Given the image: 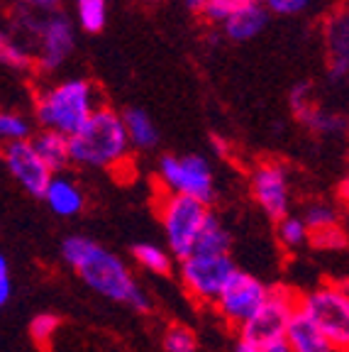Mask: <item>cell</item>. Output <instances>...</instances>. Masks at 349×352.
<instances>
[{"mask_svg": "<svg viewBox=\"0 0 349 352\" xmlns=\"http://www.w3.org/2000/svg\"><path fill=\"white\" fill-rule=\"evenodd\" d=\"M237 272L229 254H188L181 259V281L185 292L201 303H215L229 276Z\"/></svg>", "mask_w": 349, "mask_h": 352, "instance_id": "obj_7", "label": "cell"}, {"mask_svg": "<svg viewBox=\"0 0 349 352\" xmlns=\"http://www.w3.org/2000/svg\"><path fill=\"white\" fill-rule=\"evenodd\" d=\"M3 162H5L8 171L15 176V182L20 184L30 196H34V198L44 196V191H47V186H49L54 174H52V171L47 169V164L39 160V154L34 152L30 140L3 147Z\"/></svg>", "mask_w": 349, "mask_h": 352, "instance_id": "obj_12", "label": "cell"}, {"mask_svg": "<svg viewBox=\"0 0 349 352\" xmlns=\"http://www.w3.org/2000/svg\"><path fill=\"white\" fill-rule=\"evenodd\" d=\"M298 311L339 352L349 350V292L344 281H328L298 296Z\"/></svg>", "mask_w": 349, "mask_h": 352, "instance_id": "obj_4", "label": "cell"}, {"mask_svg": "<svg viewBox=\"0 0 349 352\" xmlns=\"http://www.w3.org/2000/svg\"><path fill=\"white\" fill-rule=\"evenodd\" d=\"M61 325V318L56 314H37L30 323V336L39 347H49L54 340L56 330Z\"/></svg>", "mask_w": 349, "mask_h": 352, "instance_id": "obj_28", "label": "cell"}, {"mask_svg": "<svg viewBox=\"0 0 349 352\" xmlns=\"http://www.w3.org/2000/svg\"><path fill=\"white\" fill-rule=\"evenodd\" d=\"M284 342L289 345L291 352H339L333 345V340H328V338L322 336L320 330L300 314L298 308L293 311L289 325H286Z\"/></svg>", "mask_w": 349, "mask_h": 352, "instance_id": "obj_15", "label": "cell"}, {"mask_svg": "<svg viewBox=\"0 0 349 352\" xmlns=\"http://www.w3.org/2000/svg\"><path fill=\"white\" fill-rule=\"evenodd\" d=\"M213 147H215V152H220V154L227 152V144H225L223 138H218V135H213Z\"/></svg>", "mask_w": 349, "mask_h": 352, "instance_id": "obj_38", "label": "cell"}, {"mask_svg": "<svg viewBox=\"0 0 349 352\" xmlns=\"http://www.w3.org/2000/svg\"><path fill=\"white\" fill-rule=\"evenodd\" d=\"M8 298H10V281H3V284H0V308L5 306Z\"/></svg>", "mask_w": 349, "mask_h": 352, "instance_id": "obj_36", "label": "cell"}, {"mask_svg": "<svg viewBox=\"0 0 349 352\" xmlns=\"http://www.w3.org/2000/svg\"><path fill=\"white\" fill-rule=\"evenodd\" d=\"M262 8L269 15H278V17H291V15H300L311 8L313 0H259Z\"/></svg>", "mask_w": 349, "mask_h": 352, "instance_id": "obj_29", "label": "cell"}, {"mask_svg": "<svg viewBox=\"0 0 349 352\" xmlns=\"http://www.w3.org/2000/svg\"><path fill=\"white\" fill-rule=\"evenodd\" d=\"M232 352H262V350H259L257 345H251V342H247V340H242V338H240V340H237V345H235V350H232Z\"/></svg>", "mask_w": 349, "mask_h": 352, "instance_id": "obj_34", "label": "cell"}, {"mask_svg": "<svg viewBox=\"0 0 349 352\" xmlns=\"http://www.w3.org/2000/svg\"><path fill=\"white\" fill-rule=\"evenodd\" d=\"M122 125H125L130 147L135 149H154L159 144V130L152 118L142 108H127L122 113Z\"/></svg>", "mask_w": 349, "mask_h": 352, "instance_id": "obj_19", "label": "cell"}, {"mask_svg": "<svg viewBox=\"0 0 349 352\" xmlns=\"http://www.w3.org/2000/svg\"><path fill=\"white\" fill-rule=\"evenodd\" d=\"M130 140L117 110L98 105L69 138L71 164L91 169H117L130 157Z\"/></svg>", "mask_w": 349, "mask_h": 352, "instance_id": "obj_2", "label": "cell"}, {"mask_svg": "<svg viewBox=\"0 0 349 352\" xmlns=\"http://www.w3.org/2000/svg\"><path fill=\"white\" fill-rule=\"evenodd\" d=\"M20 3L32 12H49L59 6V0H20Z\"/></svg>", "mask_w": 349, "mask_h": 352, "instance_id": "obj_32", "label": "cell"}, {"mask_svg": "<svg viewBox=\"0 0 349 352\" xmlns=\"http://www.w3.org/2000/svg\"><path fill=\"white\" fill-rule=\"evenodd\" d=\"M61 257L93 292L115 303H125L139 314L152 311V298L135 279L125 259L110 252L91 237L71 235L61 242Z\"/></svg>", "mask_w": 349, "mask_h": 352, "instance_id": "obj_1", "label": "cell"}, {"mask_svg": "<svg viewBox=\"0 0 349 352\" xmlns=\"http://www.w3.org/2000/svg\"><path fill=\"white\" fill-rule=\"evenodd\" d=\"M149 3H157V0H149Z\"/></svg>", "mask_w": 349, "mask_h": 352, "instance_id": "obj_39", "label": "cell"}, {"mask_svg": "<svg viewBox=\"0 0 349 352\" xmlns=\"http://www.w3.org/2000/svg\"><path fill=\"white\" fill-rule=\"evenodd\" d=\"M3 281H10V267H8V259L0 254V284Z\"/></svg>", "mask_w": 349, "mask_h": 352, "instance_id": "obj_35", "label": "cell"}, {"mask_svg": "<svg viewBox=\"0 0 349 352\" xmlns=\"http://www.w3.org/2000/svg\"><path fill=\"white\" fill-rule=\"evenodd\" d=\"M291 105H293L295 116L308 130L317 132V135H333V132L342 130V120L335 113L322 110L320 105L313 100V86L311 83H298L291 96Z\"/></svg>", "mask_w": 349, "mask_h": 352, "instance_id": "obj_13", "label": "cell"}, {"mask_svg": "<svg viewBox=\"0 0 349 352\" xmlns=\"http://www.w3.org/2000/svg\"><path fill=\"white\" fill-rule=\"evenodd\" d=\"M203 6H205V0H185V8H188V10L191 12H203Z\"/></svg>", "mask_w": 349, "mask_h": 352, "instance_id": "obj_37", "label": "cell"}, {"mask_svg": "<svg viewBox=\"0 0 349 352\" xmlns=\"http://www.w3.org/2000/svg\"><path fill=\"white\" fill-rule=\"evenodd\" d=\"M44 201L61 218H74L83 210L86 206V198H83V191L78 188L76 182H71L69 176H52L49 186L44 191Z\"/></svg>", "mask_w": 349, "mask_h": 352, "instance_id": "obj_17", "label": "cell"}, {"mask_svg": "<svg viewBox=\"0 0 349 352\" xmlns=\"http://www.w3.org/2000/svg\"><path fill=\"white\" fill-rule=\"evenodd\" d=\"M76 47V28L64 12H52L42 20L37 32V69L42 74H54L66 64Z\"/></svg>", "mask_w": 349, "mask_h": 352, "instance_id": "obj_10", "label": "cell"}, {"mask_svg": "<svg viewBox=\"0 0 349 352\" xmlns=\"http://www.w3.org/2000/svg\"><path fill=\"white\" fill-rule=\"evenodd\" d=\"M295 308H298V294L295 292H291L286 286L269 289V296L262 303V308L240 328L242 340L251 342V345L257 347L284 340L286 325H289Z\"/></svg>", "mask_w": 349, "mask_h": 352, "instance_id": "obj_8", "label": "cell"}, {"mask_svg": "<svg viewBox=\"0 0 349 352\" xmlns=\"http://www.w3.org/2000/svg\"><path fill=\"white\" fill-rule=\"evenodd\" d=\"M132 257L135 262L142 267V270L152 272V274H161L166 276L171 272V254L166 252L164 248L159 245H152V242H139L132 248Z\"/></svg>", "mask_w": 349, "mask_h": 352, "instance_id": "obj_21", "label": "cell"}, {"mask_svg": "<svg viewBox=\"0 0 349 352\" xmlns=\"http://www.w3.org/2000/svg\"><path fill=\"white\" fill-rule=\"evenodd\" d=\"M34 152L39 154V160L47 164V169L52 174L56 171H64L66 166L71 164V154H69V138L59 135L54 130H42L37 132L34 138H30Z\"/></svg>", "mask_w": 349, "mask_h": 352, "instance_id": "obj_18", "label": "cell"}, {"mask_svg": "<svg viewBox=\"0 0 349 352\" xmlns=\"http://www.w3.org/2000/svg\"><path fill=\"white\" fill-rule=\"evenodd\" d=\"M229 250H232V232L227 230V226H225L218 215L207 213L205 223H203L201 232H198L193 252L196 254H229Z\"/></svg>", "mask_w": 349, "mask_h": 352, "instance_id": "obj_20", "label": "cell"}, {"mask_svg": "<svg viewBox=\"0 0 349 352\" xmlns=\"http://www.w3.org/2000/svg\"><path fill=\"white\" fill-rule=\"evenodd\" d=\"M251 196L271 220H281L291 208L289 171L278 162H262L251 171Z\"/></svg>", "mask_w": 349, "mask_h": 352, "instance_id": "obj_11", "label": "cell"}, {"mask_svg": "<svg viewBox=\"0 0 349 352\" xmlns=\"http://www.w3.org/2000/svg\"><path fill=\"white\" fill-rule=\"evenodd\" d=\"M276 235L284 248L295 250V248H300V245H306L311 232H308L303 218H298V215H284V218L278 220Z\"/></svg>", "mask_w": 349, "mask_h": 352, "instance_id": "obj_25", "label": "cell"}, {"mask_svg": "<svg viewBox=\"0 0 349 352\" xmlns=\"http://www.w3.org/2000/svg\"><path fill=\"white\" fill-rule=\"evenodd\" d=\"M240 3L242 0H205L201 15L205 17L207 22H213V25H223L229 12L235 10Z\"/></svg>", "mask_w": 349, "mask_h": 352, "instance_id": "obj_30", "label": "cell"}, {"mask_svg": "<svg viewBox=\"0 0 349 352\" xmlns=\"http://www.w3.org/2000/svg\"><path fill=\"white\" fill-rule=\"evenodd\" d=\"M207 208L205 204L196 201V198L179 196V193H164L159 201V220L164 228L166 245H169V254L179 259H185L193 254L196 248L198 232H201L203 223H205Z\"/></svg>", "mask_w": 349, "mask_h": 352, "instance_id": "obj_5", "label": "cell"}, {"mask_svg": "<svg viewBox=\"0 0 349 352\" xmlns=\"http://www.w3.org/2000/svg\"><path fill=\"white\" fill-rule=\"evenodd\" d=\"M76 20L83 32H100L108 22V0H76Z\"/></svg>", "mask_w": 349, "mask_h": 352, "instance_id": "obj_22", "label": "cell"}, {"mask_svg": "<svg viewBox=\"0 0 349 352\" xmlns=\"http://www.w3.org/2000/svg\"><path fill=\"white\" fill-rule=\"evenodd\" d=\"M98 105V88L88 78H64L39 91L34 116L42 130H54L71 138Z\"/></svg>", "mask_w": 349, "mask_h": 352, "instance_id": "obj_3", "label": "cell"}, {"mask_svg": "<svg viewBox=\"0 0 349 352\" xmlns=\"http://www.w3.org/2000/svg\"><path fill=\"white\" fill-rule=\"evenodd\" d=\"M32 138V125L25 116L12 110H0V147L25 142Z\"/></svg>", "mask_w": 349, "mask_h": 352, "instance_id": "obj_23", "label": "cell"}, {"mask_svg": "<svg viewBox=\"0 0 349 352\" xmlns=\"http://www.w3.org/2000/svg\"><path fill=\"white\" fill-rule=\"evenodd\" d=\"M267 296H269V286L264 284L259 276L237 270L235 274L229 276L223 294H220L213 306L218 308V314L223 316L229 325L242 328V325L262 308Z\"/></svg>", "mask_w": 349, "mask_h": 352, "instance_id": "obj_9", "label": "cell"}, {"mask_svg": "<svg viewBox=\"0 0 349 352\" xmlns=\"http://www.w3.org/2000/svg\"><path fill=\"white\" fill-rule=\"evenodd\" d=\"M303 223H306L311 235L330 230V228H339V210L333 204H313L308 206L306 215H303Z\"/></svg>", "mask_w": 349, "mask_h": 352, "instance_id": "obj_24", "label": "cell"}, {"mask_svg": "<svg viewBox=\"0 0 349 352\" xmlns=\"http://www.w3.org/2000/svg\"><path fill=\"white\" fill-rule=\"evenodd\" d=\"M159 182L169 193L196 198L201 204H210L215 196V176L210 162L203 154H164L157 164Z\"/></svg>", "mask_w": 349, "mask_h": 352, "instance_id": "obj_6", "label": "cell"}, {"mask_svg": "<svg viewBox=\"0 0 349 352\" xmlns=\"http://www.w3.org/2000/svg\"><path fill=\"white\" fill-rule=\"evenodd\" d=\"M267 22L269 12L264 10L259 0H242L220 28H223L225 37L232 39V42H249V39L259 37L264 32Z\"/></svg>", "mask_w": 349, "mask_h": 352, "instance_id": "obj_14", "label": "cell"}, {"mask_svg": "<svg viewBox=\"0 0 349 352\" xmlns=\"http://www.w3.org/2000/svg\"><path fill=\"white\" fill-rule=\"evenodd\" d=\"M0 64L10 66V69H30L32 66V54L3 30H0Z\"/></svg>", "mask_w": 349, "mask_h": 352, "instance_id": "obj_26", "label": "cell"}, {"mask_svg": "<svg viewBox=\"0 0 349 352\" xmlns=\"http://www.w3.org/2000/svg\"><path fill=\"white\" fill-rule=\"evenodd\" d=\"M262 352H291L289 350V345H286L284 340H276V342H269V345H264V347H259Z\"/></svg>", "mask_w": 349, "mask_h": 352, "instance_id": "obj_33", "label": "cell"}, {"mask_svg": "<svg viewBox=\"0 0 349 352\" xmlns=\"http://www.w3.org/2000/svg\"><path fill=\"white\" fill-rule=\"evenodd\" d=\"M308 240H313L315 248H325V250H335V248H344V232L342 228H330V230H322L311 235Z\"/></svg>", "mask_w": 349, "mask_h": 352, "instance_id": "obj_31", "label": "cell"}, {"mask_svg": "<svg viewBox=\"0 0 349 352\" xmlns=\"http://www.w3.org/2000/svg\"><path fill=\"white\" fill-rule=\"evenodd\" d=\"M325 42H328L330 72L333 78H344L349 72V20L347 12L339 10L328 20L325 30Z\"/></svg>", "mask_w": 349, "mask_h": 352, "instance_id": "obj_16", "label": "cell"}, {"mask_svg": "<svg viewBox=\"0 0 349 352\" xmlns=\"http://www.w3.org/2000/svg\"><path fill=\"white\" fill-rule=\"evenodd\" d=\"M164 352H198V338L185 325H171L164 333Z\"/></svg>", "mask_w": 349, "mask_h": 352, "instance_id": "obj_27", "label": "cell"}]
</instances>
